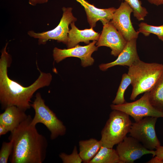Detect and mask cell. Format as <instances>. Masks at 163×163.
Wrapping results in <instances>:
<instances>
[{
	"label": "cell",
	"instance_id": "cell-26",
	"mask_svg": "<svg viewBox=\"0 0 163 163\" xmlns=\"http://www.w3.org/2000/svg\"><path fill=\"white\" fill-rule=\"evenodd\" d=\"M29 3L33 6H35L38 4H43L46 3L48 0H28Z\"/></svg>",
	"mask_w": 163,
	"mask_h": 163
},
{
	"label": "cell",
	"instance_id": "cell-28",
	"mask_svg": "<svg viewBox=\"0 0 163 163\" xmlns=\"http://www.w3.org/2000/svg\"><path fill=\"white\" fill-rule=\"evenodd\" d=\"M149 3L157 6L163 4V0H146Z\"/></svg>",
	"mask_w": 163,
	"mask_h": 163
},
{
	"label": "cell",
	"instance_id": "cell-18",
	"mask_svg": "<svg viewBox=\"0 0 163 163\" xmlns=\"http://www.w3.org/2000/svg\"><path fill=\"white\" fill-rule=\"evenodd\" d=\"M149 97L152 106L158 110L163 112V72L149 92Z\"/></svg>",
	"mask_w": 163,
	"mask_h": 163
},
{
	"label": "cell",
	"instance_id": "cell-15",
	"mask_svg": "<svg viewBox=\"0 0 163 163\" xmlns=\"http://www.w3.org/2000/svg\"><path fill=\"white\" fill-rule=\"evenodd\" d=\"M74 22L70 24L71 29L68 33V42L66 44L67 48L73 47L81 42L88 44L90 40H98L100 34L95 32L93 28L79 30L75 26Z\"/></svg>",
	"mask_w": 163,
	"mask_h": 163
},
{
	"label": "cell",
	"instance_id": "cell-14",
	"mask_svg": "<svg viewBox=\"0 0 163 163\" xmlns=\"http://www.w3.org/2000/svg\"><path fill=\"white\" fill-rule=\"evenodd\" d=\"M84 8L88 22L91 27L94 28L96 22L100 21L103 25L110 21L116 9L114 7L101 9L96 7L85 0H75Z\"/></svg>",
	"mask_w": 163,
	"mask_h": 163
},
{
	"label": "cell",
	"instance_id": "cell-16",
	"mask_svg": "<svg viewBox=\"0 0 163 163\" xmlns=\"http://www.w3.org/2000/svg\"><path fill=\"white\" fill-rule=\"evenodd\" d=\"M25 111L15 106L6 107L0 114V124L5 126L11 132L27 117Z\"/></svg>",
	"mask_w": 163,
	"mask_h": 163
},
{
	"label": "cell",
	"instance_id": "cell-13",
	"mask_svg": "<svg viewBox=\"0 0 163 163\" xmlns=\"http://www.w3.org/2000/svg\"><path fill=\"white\" fill-rule=\"evenodd\" d=\"M136 40L135 39L127 41V43L117 58L114 61L99 65V69L105 71L116 66H126L129 67L139 59L136 48Z\"/></svg>",
	"mask_w": 163,
	"mask_h": 163
},
{
	"label": "cell",
	"instance_id": "cell-23",
	"mask_svg": "<svg viewBox=\"0 0 163 163\" xmlns=\"http://www.w3.org/2000/svg\"><path fill=\"white\" fill-rule=\"evenodd\" d=\"M59 155L63 163H81L83 162L79 153H78L76 146H75L71 154L68 155L64 152H61Z\"/></svg>",
	"mask_w": 163,
	"mask_h": 163
},
{
	"label": "cell",
	"instance_id": "cell-24",
	"mask_svg": "<svg viewBox=\"0 0 163 163\" xmlns=\"http://www.w3.org/2000/svg\"><path fill=\"white\" fill-rule=\"evenodd\" d=\"M13 144L12 141L3 142L0 151V163H7L12 152Z\"/></svg>",
	"mask_w": 163,
	"mask_h": 163
},
{
	"label": "cell",
	"instance_id": "cell-1",
	"mask_svg": "<svg viewBox=\"0 0 163 163\" xmlns=\"http://www.w3.org/2000/svg\"><path fill=\"white\" fill-rule=\"evenodd\" d=\"M6 43L2 50L0 59V102L2 108L16 106L24 111L31 107V99L39 89L49 86L52 76L49 73L41 72L37 79L31 85L24 87L10 79L8 75V68L10 66L11 58L7 52Z\"/></svg>",
	"mask_w": 163,
	"mask_h": 163
},
{
	"label": "cell",
	"instance_id": "cell-6",
	"mask_svg": "<svg viewBox=\"0 0 163 163\" xmlns=\"http://www.w3.org/2000/svg\"><path fill=\"white\" fill-rule=\"evenodd\" d=\"M157 118L148 117L132 123L129 135L140 142L145 148L154 150L161 145L155 131Z\"/></svg>",
	"mask_w": 163,
	"mask_h": 163
},
{
	"label": "cell",
	"instance_id": "cell-9",
	"mask_svg": "<svg viewBox=\"0 0 163 163\" xmlns=\"http://www.w3.org/2000/svg\"><path fill=\"white\" fill-rule=\"evenodd\" d=\"M97 42V40H94L86 46L77 45L67 49L55 47L53 54L54 59L56 63H59L67 57H76L81 59L82 67L91 66L94 62V59L91 56L92 54L98 49V47L95 45Z\"/></svg>",
	"mask_w": 163,
	"mask_h": 163
},
{
	"label": "cell",
	"instance_id": "cell-4",
	"mask_svg": "<svg viewBox=\"0 0 163 163\" xmlns=\"http://www.w3.org/2000/svg\"><path fill=\"white\" fill-rule=\"evenodd\" d=\"M129 116L121 111L113 110L101 132V146L112 148L123 140L132 123Z\"/></svg>",
	"mask_w": 163,
	"mask_h": 163
},
{
	"label": "cell",
	"instance_id": "cell-3",
	"mask_svg": "<svg viewBox=\"0 0 163 163\" xmlns=\"http://www.w3.org/2000/svg\"><path fill=\"white\" fill-rule=\"evenodd\" d=\"M163 72V64L147 63L140 59L129 67L127 74L132 87L130 99L134 100L139 95L149 92Z\"/></svg>",
	"mask_w": 163,
	"mask_h": 163
},
{
	"label": "cell",
	"instance_id": "cell-12",
	"mask_svg": "<svg viewBox=\"0 0 163 163\" xmlns=\"http://www.w3.org/2000/svg\"><path fill=\"white\" fill-rule=\"evenodd\" d=\"M127 41L111 21L103 25V30L96 46H106L111 50V55L119 56L125 46Z\"/></svg>",
	"mask_w": 163,
	"mask_h": 163
},
{
	"label": "cell",
	"instance_id": "cell-19",
	"mask_svg": "<svg viewBox=\"0 0 163 163\" xmlns=\"http://www.w3.org/2000/svg\"><path fill=\"white\" fill-rule=\"evenodd\" d=\"M89 163H121L116 150L101 146Z\"/></svg>",
	"mask_w": 163,
	"mask_h": 163
},
{
	"label": "cell",
	"instance_id": "cell-17",
	"mask_svg": "<svg viewBox=\"0 0 163 163\" xmlns=\"http://www.w3.org/2000/svg\"><path fill=\"white\" fill-rule=\"evenodd\" d=\"M79 154L84 163H89L99 150L100 141L94 138L80 140L79 142Z\"/></svg>",
	"mask_w": 163,
	"mask_h": 163
},
{
	"label": "cell",
	"instance_id": "cell-22",
	"mask_svg": "<svg viewBox=\"0 0 163 163\" xmlns=\"http://www.w3.org/2000/svg\"><path fill=\"white\" fill-rule=\"evenodd\" d=\"M124 0L130 6L133 10V15L139 21H143L148 14L147 9L142 6L141 1L139 0Z\"/></svg>",
	"mask_w": 163,
	"mask_h": 163
},
{
	"label": "cell",
	"instance_id": "cell-25",
	"mask_svg": "<svg viewBox=\"0 0 163 163\" xmlns=\"http://www.w3.org/2000/svg\"><path fill=\"white\" fill-rule=\"evenodd\" d=\"M155 156L159 159L163 160V146L161 145L159 146L155 149Z\"/></svg>",
	"mask_w": 163,
	"mask_h": 163
},
{
	"label": "cell",
	"instance_id": "cell-27",
	"mask_svg": "<svg viewBox=\"0 0 163 163\" xmlns=\"http://www.w3.org/2000/svg\"><path fill=\"white\" fill-rule=\"evenodd\" d=\"M9 132L7 128L5 126L0 124V136L4 135Z\"/></svg>",
	"mask_w": 163,
	"mask_h": 163
},
{
	"label": "cell",
	"instance_id": "cell-21",
	"mask_svg": "<svg viewBox=\"0 0 163 163\" xmlns=\"http://www.w3.org/2000/svg\"><path fill=\"white\" fill-rule=\"evenodd\" d=\"M138 31L145 36H149L151 34L157 36L159 39L163 41V25L154 26L142 22L139 24Z\"/></svg>",
	"mask_w": 163,
	"mask_h": 163
},
{
	"label": "cell",
	"instance_id": "cell-7",
	"mask_svg": "<svg viewBox=\"0 0 163 163\" xmlns=\"http://www.w3.org/2000/svg\"><path fill=\"white\" fill-rule=\"evenodd\" d=\"M72 9L71 7L62 8L63 13L62 18L59 24L54 29L37 33L30 30L27 33L28 35L31 37L38 39L39 44H45L50 40H55L58 42H62L66 44L69 30V24L77 20L72 14Z\"/></svg>",
	"mask_w": 163,
	"mask_h": 163
},
{
	"label": "cell",
	"instance_id": "cell-20",
	"mask_svg": "<svg viewBox=\"0 0 163 163\" xmlns=\"http://www.w3.org/2000/svg\"><path fill=\"white\" fill-rule=\"evenodd\" d=\"M131 82V78L128 74H123L122 75L121 81L116 96L112 102L113 104L120 105L126 102L124 97V93Z\"/></svg>",
	"mask_w": 163,
	"mask_h": 163
},
{
	"label": "cell",
	"instance_id": "cell-5",
	"mask_svg": "<svg viewBox=\"0 0 163 163\" xmlns=\"http://www.w3.org/2000/svg\"><path fill=\"white\" fill-rule=\"evenodd\" d=\"M35 111L31 124L36 126L38 123L45 125L50 133V137L54 140L66 133V129L62 122L45 104L40 93H37L32 104H31Z\"/></svg>",
	"mask_w": 163,
	"mask_h": 163
},
{
	"label": "cell",
	"instance_id": "cell-29",
	"mask_svg": "<svg viewBox=\"0 0 163 163\" xmlns=\"http://www.w3.org/2000/svg\"><path fill=\"white\" fill-rule=\"evenodd\" d=\"M153 157L147 163H163V160H161L157 158L155 156Z\"/></svg>",
	"mask_w": 163,
	"mask_h": 163
},
{
	"label": "cell",
	"instance_id": "cell-10",
	"mask_svg": "<svg viewBox=\"0 0 163 163\" xmlns=\"http://www.w3.org/2000/svg\"><path fill=\"white\" fill-rule=\"evenodd\" d=\"M116 150L121 163H132L144 155H155V151L149 150L140 142L130 136H126L117 144Z\"/></svg>",
	"mask_w": 163,
	"mask_h": 163
},
{
	"label": "cell",
	"instance_id": "cell-11",
	"mask_svg": "<svg viewBox=\"0 0 163 163\" xmlns=\"http://www.w3.org/2000/svg\"><path fill=\"white\" fill-rule=\"evenodd\" d=\"M132 12V9L126 2H122L110 21L127 41L137 39L139 34L135 30L131 22L130 15Z\"/></svg>",
	"mask_w": 163,
	"mask_h": 163
},
{
	"label": "cell",
	"instance_id": "cell-8",
	"mask_svg": "<svg viewBox=\"0 0 163 163\" xmlns=\"http://www.w3.org/2000/svg\"><path fill=\"white\" fill-rule=\"evenodd\" d=\"M110 107L112 110H120L130 116L135 122L146 117H163V112L156 109L151 104L149 92L145 93L140 98L135 101L126 102L120 105L112 104Z\"/></svg>",
	"mask_w": 163,
	"mask_h": 163
},
{
	"label": "cell",
	"instance_id": "cell-2",
	"mask_svg": "<svg viewBox=\"0 0 163 163\" xmlns=\"http://www.w3.org/2000/svg\"><path fill=\"white\" fill-rule=\"evenodd\" d=\"M32 118H27L13 131L9 137L13 149L9 158L11 163H42L46 156L47 140L40 133Z\"/></svg>",
	"mask_w": 163,
	"mask_h": 163
}]
</instances>
